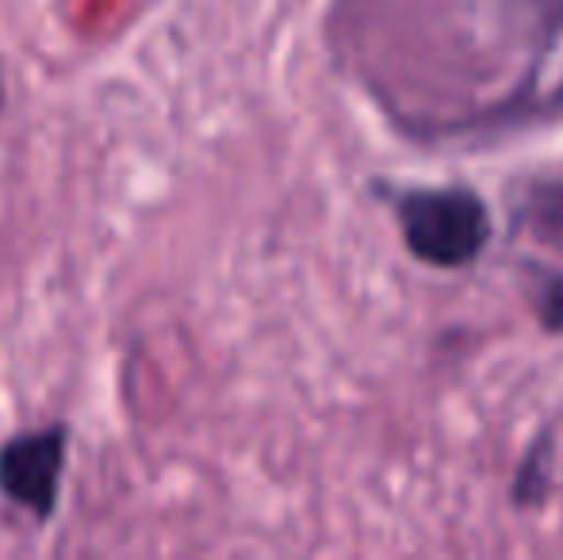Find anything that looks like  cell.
Wrapping results in <instances>:
<instances>
[{
    "label": "cell",
    "mask_w": 563,
    "mask_h": 560,
    "mask_svg": "<svg viewBox=\"0 0 563 560\" xmlns=\"http://www.w3.org/2000/svg\"><path fill=\"white\" fill-rule=\"evenodd\" d=\"M395 216L407 250L433 270L472 265L490 242V211L472 188H410Z\"/></svg>",
    "instance_id": "cell-1"
},
{
    "label": "cell",
    "mask_w": 563,
    "mask_h": 560,
    "mask_svg": "<svg viewBox=\"0 0 563 560\" xmlns=\"http://www.w3.org/2000/svg\"><path fill=\"white\" fill-rule=\"evenodd\" d=\"M66 453L69 426L62 422L12 433L0 446V495L20 510H27L35 523H51L58 510Z\"/></svg>",
    "instance_id": "cell-2"
},
{
    "label": "cell",
    "mask_w": 563,
    "mask_h": 560,
    "mask_svg": "<svg viewBox=\"0 0 563 560\" xmlns=\"http://www.w3.org/2000/svg\"><path fill=\"white\" fill-rule=\"evenodd\" d=\"M552 464H556V438L552 430H541L533 441H529L526 457L518 461V472H514L510 484V503L521 510H533L549 499L552 492Z\"/></svg>",
    "instance_id": "cell-3"
},
{
    "label": "cell",
    "mask_w": 563,
    "mask_h": 560,
    "mask_svg": "<svg viewBox=\"0 0 563 560\" xmlns=\"http://www.w3.org/2000/svg\"><path fill=\"white\" fill-rule=\"evenodd\" d=\"M529 223L541 239L563 242V185H544L529 196Z\"/></svg>",
    "instance_id": "cell-4"
},
{
    "label": "cell",
    "mask_w": 563,
    "mask_h": 560,
    "mask_svg": "<svg viewBox=\"0 0 563 560\" xmlns=\"http://www.w3.org/2000/svg\"><path fill=\"white\" fill-rule=\"evenodd\" d=\"M533 311L549 334H563V273L541 270L533 284Z\"/></svg>",
    "instance_id": "cell-5"
},
{
    "label": "cell",
    "mask_w": 563,
    "mask_h": 560,
    "mask_svg": "<svg viewBox=\"0 0 563 560\" xmlns=\"http://www.w3.org/2000/svg\"><path fill=\"white\" fill-rule=\"evenodd\" d=\"M0 108H4V69H0Z\"/></svg>",
    "instance_id": "cell-6"
}]
</instances>
